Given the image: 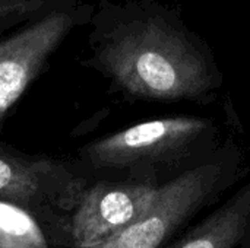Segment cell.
I'll use <instances>...</instances> for the list:
<instances>
[{"label":"cell","mask_w":250,"mask_h":248,"mask_svg":"<svg viewBox=\"0 0 250 248\" xmlns=\"http://www.w3.org/2000/svg\"><path fill=\"white\" fill-rule=\"evenodd\" d=\"M243 153L223 143L201 165L161 184L152 205L103 248H163L243 175Z\"/></svg>","instance_id":"obj_3"},{"label":"cell","mask_w":250,"mask_h":248,"mask_svg":"<svg viewBox=\"0 0 250 248\" xmlns=\"http://www.w3.org/2000/svg\"><path fill=\"white\" fill-rule=\"evenodd\" d=\"M0 1H4V0H0Z\"/></svg>","instance_id":"obj_10"},{"label":"cell","mask_w":250,"mask_h":248,"mask_svg":"<svg viewBox=\"0 0 250 248\" xmlns=\"http://www.w3.org/2000/svg\"><path fill=\"white\" fill-rule=\"evenodd\" d=\"M97 60L120 89L142 99L205 104L221 85L204 48L158 18L117 26L98 47Z\"/></svg>","instance_id":"obj_1"},{"label":"cell","mask_w":250,"mask_h":248,"mask_svg":"<svg viewBox=\"0 0 250 248\" xmlns=\"http://www.w3.org/2000/svg\"><path fill=\"white\" fill-rule=\"evenodd\" d=\"M157 184L126 180L101 181L82 194L70 221V240L76 248H103L142 216L152 205Z\"/></svg>","instance_id":"obj_4"},{"label":"cell","mask_w":250,"mask_h":248,"mask_svg":"<svg viewBox=\"0 0 250 248\" xmlns=\"http://www.w3.org/2000/svg\"><path fill=\"white\" fill-rule=\"evenodd\" d=\"M85 181L64 164L25 158L0 148V199L26 209L73 212L85 193Z\"/></svg>","instance_id":"obj_5"},{"label":"cell","mask_w":250,"mask_h":248,"mask_svg":"<svg viewBox=\"0 0 250 248\" xmlns=\"http://www.w3.org/2000/svg\"><path fill=\"white\" fill-rule=\"evenodd\" d=\"M42 0H4L0 1V34L29 12L38 9Z\"/></svg>","instance_id":"obj_9"},{"label":"cell","mask_w":250,"mask_h":248,"mask_svg":"<svg viewBox=\"0 0 250 248\" xmlns=\"http://www.w3.org/2000/svg\"><path fill=\"white\" fill-rule=\"evenodd\" d=\"M214 120L176 115L144 121L86 146L85 156L95 168L136 171V180L154 183L157 174L176 178L209 159L220 148Z\"/></svg>","instance_id":"obj_2"},{"label":"cell","mask_w":250,"mask_h":248,"mask_svg":"<svg viewBox=\"0 0 250 248\" xmlns=\"http://www.w3.org/2000/svg\"><path fill=\"white\" fill-rule=\"evenodd\" d=\"M0 248H48L47 237L34 213L0 199Z\"/></svg>","instance_id":"obj_8"},{"label":"cell","mask_w":250,"mask_h":248,"mask_svg":"<svg viewBox=\"0 0 250 248\" xmlns=\"http://www.w3.org/2000/svg\"><path fill=\"white\" fill-rule=\"evenodd\" d=\"M167 248H250V180Z\"/></svg>","instance_id":"obj_7"},{"label":"cell","mask_w":250,"mask_h":248,"mask_svg":"<svg viewBox=\"0 0 250 248\" xmlns=\"http://www.w3.org/2000/svg\"><path fill=\"white\" fill-rule=\"evenodd\" d=\"M75 25L69 12L54 10L0 42V120L38 76Z\"/></svg>","instance_id":"obj_6"}]
</instances>
